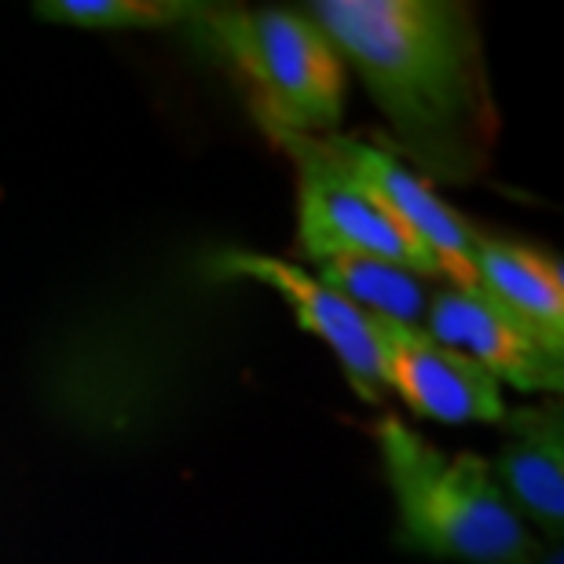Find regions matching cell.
Returning <instances> with one entry per match:
<instances>
[{
  "mask_svg": "<svg viewBox=\"0 0 564 564\" xmlns=\"http://www.w3.org/2000/svg\"><path fill=\"white\" fill-rule=\"evenodd\" d=\"M308 19L352 63L422 180L473 184L488 173L499 115L477 19L451 0H315Z\"/></svg>",
  "mask_w": 564,
  "mask_h": 564,
  "instance_id": "6da1fadb",
  "label": "cell"
},
{
  "mask_svg": "<svg viewBox=\"0 0 564 564\" xmlns=\"http://www.w3.org/2000/svg\"><path fill=\"white\" fill-rule=\"evenodd\" d=\"M375 440L411 546L469 564L539 561V546L521 513L502 495L480 455H444L397 419H381Z\"/></svg>",
  "mask_w": 564,
  "mask_h": 564,
  "instance_id": "7a4b0ae2",
  "label": "cell"
},
{
  "mask_svg": "<svg viewBox=\"0 0 564 564\" xmlns=\"http://www.w3.org/2000/svg\"><path fill=\"white\" fill-rule=\"evenodd\" d=\"M191 26L250 88L264 132L319 137L341 121V55L308 15L282 8H198Z\"/></svg>",
  "mask_w": 564,
  "mask_h": 564,
  "instance_id": "3957f363",
  "label": "cell"
},
{
  "mask_svg": "<svg viewBox=\"0 0 564 564\" xmlns=\"http://www.w3.org/2000/svg\"><path fill=\"white\" fill-rule=\"evenodd\" d=\"M268 140L297 165L301 257L319 264L330 257H375V261L400 264L422 279L436 275L419 239L326 154L319 137L268 132Z\"/></svg>",
  "mask_w": 564,
  "mask_h": 564,
  "instance_id": "277c9868",
  "label": "cell"
},
{
  "mask_svg": "<svg viewBox=\"0 0 564 564\" xmlns=\"http://www.w3.org/2000/svg\"><path fill=\"white\" fill-rule=\"evenodd\" d=\"M319 140L326 154L419 239L436 275H444L462 293L480 290L477 268H473V228L414 169L403 165L397 154L367 140L341 137V132H326Z\"/></svg>",
  "mask_w": 564,
  "mask_h": 564,
  "instance_id": "5b68a950",
  "label": "cell"
},
{
  "mask_svg": "<svg viewBox=\"0 0 564 564\" xmlns=\"http://www.w3.org/2000/svg\"><path fill=\"white\" fill-rule=\"evenodd\" d=\"M370 330L381 348L389 389H397L414 414L447 425H495L506 419L510 408L502 400V386L473 359L451 352L419 326L370 315Z\"/></svg>",
  "mask_w": 564,
  "mask_h": 564,
  "instance_id": "8992f818",
  "label": "cell"
},
{
  "mask_svg": "<svg viewBox=\"0 0 564 564\" xmlns=\"http://www.w3.org/2000/svg\"><path fill=\"white\" fill-rule=\"evenodd\" d=\"M217 272L264 282V286L282 293L293 304L304 330L319 337L337 356V364L345 367L348 386L359 392V400L367 403L386 400L389 381H386V364H381V348L375 341V330H370V315L359 312L352 301H345L323 279L308 275L304 268L282 261V257L231 250L217 261Z\"/></svg>",
  "mask_w": 564,
  "mask_h": 564,
  "instance_id": "52a82bcc",
  "label": "cell"
},
{
  "mask_svg": "<svg viewBox=\"0 0 564 564\" xmlns=\"http://www.w3.org/2000/svg\"><path fill=\"white\" fill-rule=\"evenodd\" d=\"M429 337L451 352L473 359L480 370L524 392H561L564 367L561 356L528 337L521 326L510 323L499 308L477 293H462L455 286L433 293L425 308Z\"/></svg>",
  "mask_w": 564,
  "mask_h": 564,
  "instance_id": "ba28073f",
  "label": "cell"
},
{
  "mask_svg": "<svg viewBox=\"0 0 564 564\" xmlns=\"http://www.w3.org/2000/svg\"><path fill=\"white\" fill-rule=\"evenodd\" d=\"M473 268L480 282L477 297L554 356L564 352V275L554 257L473 228Z\"/></svg>",
  "mask_w": 564,
  "mask_h": 564,
  "instance_id": "9c48e42d",
  "label": "cell"
},
{
  "mask_svg": "<svg viewBox=\"0 0 564 564\" xmlns=\"http://www.w3.org/2000/svg\"><path fill=\"white\" fill-rule=\"evenodd\" d=\"M502 447L495 480L510 506L532 517L550 535L564 524V419L561 403L543 400L535 408L506 411Z\"/></svg>",
  "mask_w": 564,
  "mask_h": 564,
  "instance_id": "30bf717a",
  "label": "cell"
},
{
  "mask_svg": "<svg viewBox=\"0 0 564 564\" xmlns=\"http://www.w3.org/2000/svg\"><path fill=\"white\" fill-rule=\"evenodd\" d=\"M319 279L345 301H352L359 312L422 330L429 290L422 275L408 272V268L375 261V257H330L323 261Z\"/></svg>",
  "mask_w": 564,
  "mask_h": 564,
  "instance_id": "8fae6325",
  "label": "cell"
},
{
  "mask_svg": "<svg viewBox=\"0 0 564 564\" xmlns=\"http://www.w3.org/2000/svg\"><path fill=\"white\" fill-rule=\"evenodd\" d=\"M198 8L202 4H180V0H52V4H37V15L48 22H70V26L126 30L191 22Z\"/></svg>",
  "mask_w": 564,
  "mask_h": 564,
  "instance_id": "7c38bea8",
  "label": "cell"
}]
</instances>
